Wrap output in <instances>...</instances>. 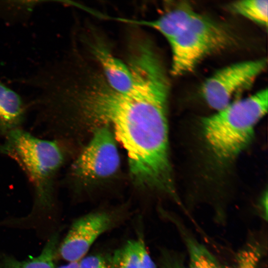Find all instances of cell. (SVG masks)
<instances>
[{
  "instance_id": "cell-1",
  "label": "cell",
  "mask_w": 268,
  "mask_h": 268,
  "mask_svg": "<svg viewBox=\"0 0 268 268\" xmlns=\"http://www.w3.org/2000/svg\"><path fill=\"white\" fill-rule=\"evenodd\" d=\"M169 81H134L128 93L114 90L102 76L82 83L74 106L87 118L109 124L126 149L134 181L165 193L181 204L169 155L167 107Z\"/></svg>"
},
{
  "instance_id": "cell-2",
  "label": "cell",
  "mask_w": 268,
  "mask_h": 268,
  "mask_svg": "<svg viewBox=\"0 0 268 268\" xmlns=\"http://www.w3.org/2000/svg\"><path fill=\"white\" fill-rule=\"evenodd\" d=\"M0 155L14 160L30 183L34 193L30 216L52 210L55 203L56 178L65 160L59 140L39 137L18 128L2 138Z\"/></svg>"
},
{
  "instance_id": "cell-3",
  "label": "cell",
  "mask_w": 268,
  "mask_h": 268,
  "mask_svg": "<svg viewBox=\"0 0 268 268\" xmlns=\"http://www.w3.org/2000/svg\"><path fill=\"white\" fill-rule=\"evenodd\" d=\"M268 93L263 89L202 120L206 144L219 162L232 161L251 143L257 124L267 113Z\"/></svg>"
},
{
  "instance_id": "cell-4",
  "label": "cell",
  "mask_w": 268,
  "mask_h": 268,
  "mask_svg": "<svg viewBox=\"0 0 268 268\" xmlns=\"http://www.w3.org/2000/svg\"><path fill=\"white\" fill-rule=\"evenodd\" d=\"M234 41L228 29L198 13L169 42L172 51L171 73L179 76L193 71L206 56L231 47Z\"/></svg>"
},
{
  "instance_id": "cell-5",
  "label": "cell",
  "mask_w": 268,
  "mask_h": 268,
  "mask_svg": "<svg viewBox=\"0 0 268 268\" xmlns=\"http://www.w3.org/2000/svg\"><path fill=\"white\" fill-rule=\"evenodd\" d=\"M265 58L240 62L221 68L207 79L201 87L206 103L216 111L226 107L239 94L252 87L266 69Z\"/></svg>"
},
{
  "instance_id": "cell-6",
  "label": "cell",
  "mask_w": 268,
  "mask_h": 268,
  "mask_svg": "<svg viewBox=\"0 0 268 268\" xmlns=\"http://www.w3.org/2000/svg\"><path fill=\"white\" fill-rule=\"evenodd\" d=\"M125 219L121 213L106 210L82 215L71 224L59 248L60 255L68 262L80 261L102 234L116 227Z\"/></svg>"
},
{
  "instance_id": "cell-7",
  "label": "cell",
  "mask_w": 268,
  "mask_h": 268,
  "mask_svg": "<svg viewBox=\"0 0 268 268\" xmlns=\"http://www.w3.org/2000/svg\"><path fill=\"white\" fill-rule=\"evenodd\" d=\"M115 137L107 125L97 129L72 164V174L93 179L107 178L115 173L120 158Z\"/></svg>"
},
{
  "instance_id": "cell-8",
  "label": "cell",
  "mask_w": 268,
  "mask_h": 268,
  "mask_svg": "<svg viewBox=\"0 0 268 268\" xmlns=\"http://www.w3.org/2000/svg\"><path fill=\"white\" fill-rule=\"evenodd\" d=\"M90 49L108 84L119 92H129L133 85V78L129 67L114 56L100 41L90 43Z\"/></svg>"
},
{
  "instance_id": "cell-9",
  "label": "cell",
  "mask_w": 268,
  "mask_h": 268,
  "mask_svg": "<svg viewBox=\"0 0 268 268\" xmlns=\"http://www.w3.org/2000/svg\"><path fill=\"white\" fill-rule=\"evenodd\" d=\"M197 14L190 4L184 2L153 20H136L122 18H114V19L152 28L164 36L169 43L187 27Z\"/></svg>"
},
{
  "instance_id": "cell-10",
  "label": "cell",
  "mask_w": 268,
  "mask_h": 268,
  "mask_svg": "<svg viewBox=\"0 0 268 268\" xmlns=\"http://www.w3.org/2000/svg\"><path fill=\"white\" fill-rule=\"evenodd\" d=\"M29 110V102L0 80V138L22 128Z\"/></svg>"
},
{
  "instance_id": "cell-11",
  "label": "cell",
  "mask_w": 268,
  "mask_h": 268,
  "mask_svg": "<svg viewBox=\"0 0 268 268\" xmlns=\"http://www.w3.org/2000/svg\"><path fill=\"white\" fill-rule=\"evenodd\" d=\"M181 236L189 256L188 268H228L225 266L191 234L178 219L168 215Z\"/></svg>"
},
{
  "instance_id": "cell-12",
  "label": "cell",
  "mask_w": 268,
  "mask_h": 268,
  "mask_svg": "<svg viewBox=\"0 0 268 268\" xmlns=\"http://www.w3.org/2000/svg\"><path fill=\"white\" fill-rule=\"evenodd\" d=\"M58 241V233L52 234L39 256L25 261L5 256L0 260V268H55L54 260Z\"/></svg>"
},
{
  "instance_id": "cell-13",
  "label": "cell",
  "mask_w": 268,
  "mask_h": 268,
  "mask_svg": "<svg viewBox=\"0 0 268 268\" xmlns=\"http://www.w3.org/2000/svg\"><path fill=\"white\" fill-rule=\"evenodd\" d=\"M43 0H0V20L10 23H25Z\"/></svg>"
},
{
  "instance_id": "cell-14",
  "label": "cell",
  "mask_w": 268,
  "mask_h": 268,
  "mask_svg": "<svg viewBox=\"0 0 268 268\" xmlns=\"http://www.w3.org/2000/svg\"><path fill=\"white\" fill-rule=\"evenodd\" d=\"M233 12L241 15L266 28L268 27L267 0H241L230 4Z\"/></svg>"
},
{
  "instance_id": "cell-15",
  "label": "cell",
  "mask_w": 268,
  "mask_h": 268,
  "mask_svg": "<svg viewBox=\"0 0 268 268\" xmlns=\"http://www.w3.org/2000/svg\"><path fill=\"white\" fill-rule=\"evenodd\" d=\"M111 263L113 268H137L135 240H128L116 250L111 258Z\"/></svg>"
},
{
  "instance_id": "cell-16",
  "label": "cell",
  "mask_w": 268,
  "mask_h": 268,
  "mask_svg": "<svg viewBox=\"0 0 268 268\" xmlns=\"http://www.w3.org/2000/svg\"><path fill=\"white\" fill-rule=\"evenodd\" d=\"M263 250L256 241H249L236 255V268H258L263 254Z\"/></svg>"
},
{
  "instance_id": "cell-17",
  "label": "cell",
  "mask_w": 268,
  "mask_h": 268,
  "mask_svg": "<svg viewBox=\"0 0 268 268\" xmlns=\"http://www.w3.org/2000/svg\"><path fill=\"white\" fill-rule=\"evenodd\" d=\"M159 265L160 268H186L181 254L166 249L160 251Z\"/></svg>"
},
{
  "instance_id": "cell-18",
  "label": "cell",
  "mask_w": 268,
  "mask_h": 268,
  "mask_svg": "<svg viewBox=\"0 0 268 268\" xmlns=\"http://www.w3.org/2000/svg\"><path fill=\"white\" fill-rule=\"evenodd\" d=\"M135 240L137 253V268H156V266L147 250L143 236L141 232Z\"/></svg>"
},
{
  "instance_id": "cell-19",
  "label": "cell",
  "mask_w": 268,
  "mask_h": 268,
  "mask_svg": "<svg viewBox=\"0 0 268 268\" xmlns=\"http://www.w3.org/2000/svg\"><path fill=\"white\" fill-rule=\"evenodd\" d=\"M79 268H109L104 257L99 255L85 256L79 261Z\"/></svg>"
},
{
  "instance_id": "cell-20",
  "label": "cell",
  "mask_w": 268,
  "mask_h": 268,
  "mask_svg": "<svg viewBox=\"0 0 268 268\" xmlns=\"http://www.w3.org/2000/svg\"><path fill=\"white\" fill-rule=\"evenodd\" d=\"M260 207L262 216L264 219L267 220L268 217V195L267 193L262 199Z\"/></svg>"
},
{
  "instance_id": "cell-21",
  "label": "cell",
  "mask_w": 268,
  "mask_h": 268,
  "mask_svg": "<svg viewBox=\"0 0 268 268\" xmlns=\"http://www.w3.org/2000/svg\"><path fill=\"white\" fill-rule=\"evenodd\" d=\"M58 268H79V261L69 262L68 264L61 266Z\"/></svg>"
}]
</instances>
